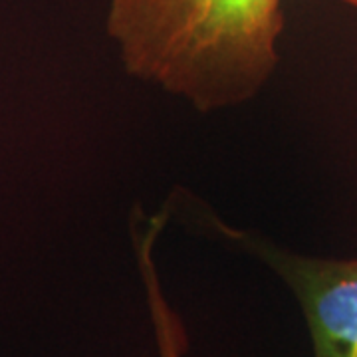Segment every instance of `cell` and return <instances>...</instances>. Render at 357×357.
I'll return each instance as SVG.
<instances>
[{
	"label": "cell",
	"mask_w": 357,
	"mask_h": 357,
	"mask_svg": "<svg viewBox=\"0 0 357 357\" xmlns=\"http://www.w3.org/2000/svg\"><path fill=\"white\" fill-rule=\"evenodd\" d=\"M296 294L314 357H357V258L330 260L260 248Z\"/></svg>",
	"instance_id": "2"
},
{
	"label": "cell",
	"mask_w": 357,
	"mask_h": 357,
	"mask_svg": "<svg viewBox=\"0 0 357 357\" xmlns=\"http://www.w3.org/2000/svg\"><path fill=\"white\" fill-rule=\"evenodd\" d=\"M282 0H112L107 30L133 76L208 112L246 102L278 64Z\"/></svg>",
	"instance_id": "1"
},
{
	"label": "cell",
	"mask_w": 357,
	"mask_h": 357,
	"mask_svg": "<svg viewBox=\"0 0 357 357\" xmlns=\"http://www.w3.org/2000/svg\"><path fill=\"white\" fill-rule=\"evenodd\" d=\"M340 2H344V4H347V6H351V8L357 10V0H340Z\"/></svg>",
	"instance_id": "4"
},
{
	"label": "cell",
	"mask_w": 357,
	"mask_h": 357,
	"mask_svg": "<svg viewBox=\"0 0 357 357\" xmlns=\"http://www.w3.org/2000/svg\"><path fill=\"white\" fill-rule=\"evenodd\" d=\"M161 218H155L153 229H149L147 236L139 243V262L141 272H143V282H145V292L149 300V312L153 318L155 340H157V349L159 357H183L187 349V333L185 326L181 324L178 316L171 310L167 298L161 292V284L155 272L153 260H151V246L157 230L161 229Z\"/></svg>",
	"instance_id": "3"
}]
</instances>
